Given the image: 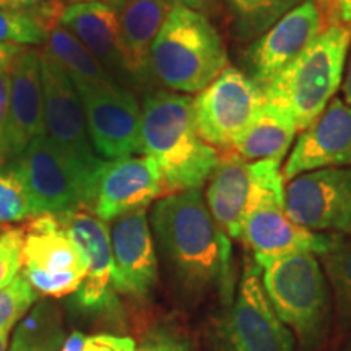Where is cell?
<instances>
[{"label":"cell","mask_w":351,"mask_h":351,"mask_svg":"<svg viewBox=\"0 0 351 351\" xmlns=\"http://www.w3.org/2000/svg\"><path fill=\"white\" fill-rule=\"evenodd\" d=\"M150 226L166 267L184 291L197 296L218 288L223 300H231V239L213 219L200 189L156 200Z\"/></svg>","instance_id":"cell-1"},{"label":"cell","mask_w":351,"mask_h":351,"mask_svg":"<svg viewBox=\"0 0 351 351\" xmlns=\"http://www.w3.org/2000/svg\"><path fill=\"white\" fill-rule=\"evenodd\" d=\"M142 147L163 176L166 194L202 189L218 161V150L202 140L194 98L158 90L142 104Z\"/></svg>","instance_id":"cell-2"},{"label":"cell","mask_w":351,"mask_h":351,"mask_svg":"<svg viewBox=\"0 0 351 351\" xmlns=\"http://www.w3.org/2000/svg\"><path fill=\"white\" fill-rule=\"evenodd\" d=\"M351 49V26L328 25L282 73L262 88L267 101L291 112L304 130L326 111L343 82Z\"/></svg>","instance_id":"cell-3"},{"label":"cell","mask_w":351,"mask_h":351,"mask_svg":"<svg viewBox=\"0 0 351 351\" xmlns=\"http://www.w3.org/2000/svg\"><path fill=\"white\" fill-rule=\"evenodd\" d=\"M150 67L169 91L199 95L228 67V51L207 15L174 7L152 46Z\"/></svg>","instance_id":"cell-4"},{"label":"cell","mask_w":351,"mask_h":351,"mask_svg":"<svg viewBox=\"0 0 351 351\" xmlns=\"http://www.w3.org/2000/svg\"><path fill=\"white\" fill-rule=\"evenodd\" d=\"M252 191L245 208L241 241L258 267L300 252L322 256L332 243V232H314L296 225L285 210L282 161L251 163Z\"/></svg>","instance_id":"cell-5"},{"label":"cell","mask_w":351,"mask_h":351,"mask_svg":"<svg viewBox=\"0 0 351 351\" xmlns=\"http://www.w3.org/2000/svg\"><path fill=\"white\" fill-rule=\"evenodd\" d=\"M275 314L307 350L322 343L330 324V287L313 252L282 257L261 267Z\"/></svg>","instance_id":"cell-6"},{"label":"cell","mask_w":351,"mask_h":351,"mask_svg":"<svg viewBox=\"0 0 351 351\" xmlns=\"http://www.w3.org/2000/svg\"><path fill=\"white\" fill-rule=\"evenodd\" d=\"M10 166L23 182L33 217L93 210L98 181L67 160L46 134L34 138Z\"/></svg>","instance_id":"cell-7"},{"label":"cell","mask_w":351,"mask_h":351,"mask_svg":"<svg viewBox=\"0 0 351 351\" xmlns=\"http://www.w3.org/2000/svg\"><path fill=\"white\" fill-rule=\"evenodd\" d=\"M73 85L80 95L91 145L103 160L143 153L142 106L129 88L117 78Z\"/></svg>","instance_id":"cell-8"},{"label":"cell","mask_w":351,"mask_h":351,"mask_svg":"<svg viewBox=\"0 0 351 351\" xmlns=\"http://www.w3.org/2000/svg\"><path fill=\"white\" fill-rule=\"evenodd\" d=\"M44 134L67 160L99 181L106 160L95 152L82 99L72 78L46 49L41 51Z\"/></svg>","instance_id":"cell-9"},{"label":"cell","mask_w":351,"mask_h":351,"mask_svg":"<svg viewBox=\"0 0 351 351\" xmlns=\"http://www.w3.org/2000/svg\"><path fill=\"white\" fill-rule=\"evenodd\" d=\"M265 96L244 70L228 67L194 98V116L202 140L215 150L232 143L261 111Z\"/></svg>","instance_id":"cell-10"},{"label":"cell","mask_w":351,"mask_h":351,"mask_svg":"<svg viewBox=\"0 0 351 351\" xmlns=\"http://www.w3.org/2000/svg\"><path fill=\"white\" fill-rule=\"evenodd\" d=\"M221 337L228 351H295V339L275 314L254 258L244 262L238 295Z\"/></svg>","instance_id":"cell-11"},{"label":"cell","mask_w":351,"mask_h":351,"mask_svg":"<svg viewBox=\"0 0 351 351\" xmlns=\"http://www.w3.org/2000/svg\"><path fill=\"white\" fill-rule=\"evenodd\" d=\"M285 210L306 230L351 236V168H327L285 184Z\"/></svg>","instance_id":"cell-12"},{"label":"cell","mask_w":351,"mask_h":351,"mask_svg":"<svg viewBox=\"0 0 351 351\" xmlns=\"http://www.w3.org/2000/svg\"><path fill=\"white\" fill-rule=\"evenodd\" d=\"M326 26L317 2L304 0L249 44L243 57L244 73L263 88L296 60Z\"/></svg>","instance_id":"cell-13"},{"label":"cell","mask_w":351,"mask_h":351,"mask_svg":"<svg viewBox=\"0 0 351 351\" xmlns=\"http://www.w3.org/2000/svg\"><path fill=\"white\" fill-rule=\"evenodd\" d=\"M70 239L85 257L86 276L75 293L77 306L88 313L114 309L117 293L112 278V252L109 226L88 208L57 215Z\"/></svg>","instance_id":"cell-14"},{"label":"cell","mask_w":351,"mask_h":351,"mask_svg":"<svg viewBox=\"0 0 351 351\" xmlns=\"http://www.w3.org/2000/svg\"><path fill=\"white\" fill-rule=\"evenodd\" d=\"M112 278L117 295L145 298L158 282V257L147 208L116 218L109 226Z\"/></svg>","instance_id":"cell-15"},{"label":"cell","mask_w":351,"mask_h":351,"mask_svg":"<svg viewBox=\"0 0 351 351\" xmlns=\"http://www.w3.org/2000/svg\"><path fill=\"white\" fill-rule=\"evenodd\" d=\"M166 195L163 176L150 156L119 158L101 171L93 213L109 223Z\"/></svg>","instance_id":"cell-16"},{"label":"cell","mask_w":351,"mask_h":351,"mask_svg":"<svg viewBox=\"0 0 351 351\" xmlns=\"http://www.w3.org/2000/svg\"><path fill=\"white\" fill-rule=\"evenodd\" d=\"M327 168H351V108L337 96L296 138L282 176L287 184L300 174Z\"/></svg>","instance_id":"cell-17"},{"label":"cell","mask_w":351,"mask_h":351,"mask_svg":"<svg viewBox=\"0 0 351 351\" xmlns=\"http://www.w3.org/2000/svg\"><path fill=\"white\" fill-rule=\"evenodd\" d=\"M39 135H44L41 51L23 47L10 64L7 160H16Z\"/></svg>","instance_id":"cell-18"},{"label":"cell","mask_w":351,"mask_h":351,"mask_svg":"<svg viewBox=\"0 0 351 351\" xmlns=\"http://www.w3.org/2000/svg\"><path fill=\"white\" fill-rule=\"evenodd\" d=\"M57 21L90 51L117 80H127L117 5L108 2H78L60 8Z\"/></svg>","instance_id":"cell-19"},{"label":"cell","mask_w":351,"mask_h":351,"mask_svg":"<svg viewBox=\"0 0 351 351\" xmlns=\"http://www.w3.org/2000/svg\"><path fill=\"white\" fill-rule=\"evenodd\" d=\"M207 182L205 202L213 219L231 241L241 239L252 191L251 163L232 150L218 152V161Z\"/></svg>","instance_id":"cell-20"},{"label":"cell","mask_w":351,"mask_h":351,"mask_svg":"<svg viewBox=\"0 0 351 351\" xmlns=\"http://www.w3.org/2000/svg\"><path fill=\"white\" fill-rule=\"evenodd\" d=\"M174 5L169 0H122L117 3L122 52L129 82H148L152 46Z\"/></svg>","instance_id":"cell-21"},{"label":"cell","mask_w":351,"mask_h":351,"mask_svg":"<svg viewBox=\"0 0 351 351\" xmlns=\"http://www.w3.org/2000/svg\"><path fill=\"white\" fill-rule=\"evenodd\" d=\"M23 228V269L44 274L86 275L85 257L60 225L57 215H39Z\"/></svg>","instance_id":"cell-22"},{"label":"cell","mask_w":351,"mask_h":351,"mask_svg":"<svg viewBox=\"0 0 351 351\" xmlns=\"http://www.w3.org/2000/svg\"><path fill=\"white\" fill-rule=\"evenodd\" d=\"M298 132L291 112L265 99L254 121L232 143L231 150L249 163L261 160L283 161Z\"/></svg>","instance_id":"cell-23"},{"label":"cell","mask_w":351,"mask_h":351,"mask_svg":"<svg viewBox=\"0 0 351 351\" xmlns=\"http://www.w3.org/2000/svg\"><path fill=\"white\" fill-rule=\"evenodd\" d=\"M64 326L59 311L51 302L34 304L21 319L10 351H62Z\"/></svg>","instance_id":"cell-24"},{"label":"cell","mask_w":351,"mask_h":351,"mask_svg":"<svg viewBox=\"0 0 351 351\" xmlns=\"http://www.w3.org/2000/svg\"><path fill=\"white\" fill-rule=\"evenodd\" d=\"M304 0H228L234 33L241 41H254Z\"/></svg>","instance_id":"cell-25"},{"label":"cell","mask_w":351,"mask_h":351,"mask_svg":"<svg viewBox=\"0 0 351 351\" xmlns=\"http://www.w3.org/2000/svg\"><path fill=\"white\" fill-rule=\"evenodd\" d=\"M319 257L333 293L337 315L345 326H351V236L332 232L330 245Z\"/></svg>","instance_id":"cell-26"},{"label":"cell","mask_w":351,"mask_h":351,"mask_svg":"<svg viewBox=\"0 0 351 351\" xmlns=\"http://www.w3.org/2000/svg\"><path fill=\"white\" fill-rule=\"evenodd\" d=\"M46 41L47 32L38 16L20 8L0 7V44L38 46Z\"/></svg>","instance_id":"cell-27"},{"label":"cell","mask_w":351,"mask_h":351,"mask_svg":"<svg viewBox=\"0 0 351 351\" xmlns=\"http://www.w3.org/2000/svg\"><path fill=\"white\" fill-rule=\"evenodd\" d=\"M33 218L26 189L16 171L8 166H0V225L23 221Z\"/></svg>","instance_id":"cell-28"},{"label":"cell","mask_w":351,"mask_h":351,"mask_svg":"<svg viewBox=\"0 0 351 351\" xmlns=\"http://www.w3.org/2000/svg\"><path fill=\"white\" fill-rule=\"evenodd\" d=\"M38 293L23 275L0 289V330L12 328L36 304Z\"/></svg>","instance_id":"cell-29"},{"label":"cell","mask_w":351,"mask_h":351,"mask_svg":"<svg viewBox=\"0 0 351 351\" xmlns=\"http://www.w3.org/2000/svg\"><path fill=\"white\" fill-rule=\"evenodd\" d=\"M21 275L28 280V283L36 289V293L49 298H64L78 291L80 285L85 280L82 271H70V274H44L33 269H21Z\"/></svg>","instance_id":"cell-30"},{"label":"cell","mask_w":351,"mask_h":351,"mask_svg":"<svg viewBox=\"0 0 351 351\" xmlns=\"http://www.w3.org/2000/svg\"><path fill=\"white\" fill-rule=\"evenodd\" d=\"M23 228H5L0 236V289L10 285L23 269Z\"/></svg>","instance_id":"cell-31"},{"label":"cell","mask_w":351,"mask_h":351,"mask_svg":"<svg viewBox=\"0 0 351 351\" xmlns=\"http://www.w3.org/2000/svg\"><path fill=\"white\" fill-rule=\"evenodd\" d=\"M137 351H191L187 340L168 328H156L145 337Z\"/></svg>","instance_id":"cell-32"},{"label":"cell","mask_w":351,"mask_h":351,"mask_svg":"<svg viewBox=\"0 0 351 351\" xmlns=\"http://www.w3.org/2000/svg\"><path fill=\"white\" fill-rule=\"evenodd\" d=\"M83 351H137L134 339L112 333H96L85 339Z\"/></svg>","instance_id":"cell-33"},{"label":"cell","mask_w":351,"mask_h":351,"mask_svg":"<svg viewBox=\"0 0 351 351\" xmlns=\"http://www.w3.org/2000/svg\"><path fill=\"white\" fill-rule=\"evenodd\" d=\"M10 64L0 69V166L5 163L7 160L8 83H10Z\"/></svg>","instance_id":"cell-34"},{"label":"cell","mask_w":351,"mask_h":351,"mask_svg":"<svg viewBox=\"0 0 351 351\" xmlns=\"http://www.w3.org/2000/svg\"><path fill=\"white\" fill-rule=\"evenodd\" d=\"M327 25L351 26V0H315Z\"/></svg>","instance_id":"cell-35"},{"label":"cell","mask_w":351,"mask_h":351,"mask_svg":"<svg viewBox=\"0 0 351 351\" xmlns=\"http://www.w3.org/2000/svg\"><path fill=\"white\" fill-rule=\"evenodd\" d=\"M169 2L173 3L174 7L189 8V10H194L207 15L208 12L213 10L218 0H169Z\"/></svg>","instance_id":"cell-36"},{"label":"cell","mask_w":351,"mask_h":351,"mask_svg":"<svg viewBox=\"0 0 351 351\" xmlns=\"http://www.w3.org/2000/svg\"><path fill=\"white\" fill-rule=\"evenodd\" d=\"M23 47L25 46H16V44H0V69L10 64L15 56L23 51Z\"/></svg>","instance_id":"cell-37"},{"label":"cell","mask_w":351,"mask_h":351,"mask_svg":"<svg viewBox=\"0 0 351 351\" xmlns=\"http://www.w3.org/2000/svg\"><path fill=\"white\" fill-rule=\"evenodd\" d=\"M86 337L83 335L82 332H72L65 340V343L62 346V351H83V343H85Z\"/></svg>","instance_id":"cell-38"},{"label":"cell","mask_w":351,"mask_h":351,"mask_svg":"<svg viewBox=\"0 0 351 351\" xmlns=\"http://www.w3.org/2000/svg\"><path fill=\"white\" fill-rule=\"evenodd\" d=\"M346 75L345 82L341 85V90H343V101L351 108V54L348 57V64H346Z\"/></svg>","instance_id":"cell-39"},{"label":"cell","mask_w":351,"mask_h":351,"mask_svg":"<svg viewBox=\"0 0 351 351\" xmlns=\"http://www.w3.org/2000/svg\"><path fill=\"white\" fill-rule=\"evenodd\" d=\"M12 328H2L0 330V351H7L8 345V333H10Z\"/></svg>","instance_id":"cell-40"},{"label":"cell","mask_w":351,"mask_h":351,"mask_svg":"<svg viewBox=\"0 0 351 351\" xmlns=\"http://www.w3.org/2000/svg\"><path fill=\"white\" fill-rule=\"evenodd\" d=\"M330 351H351V335L346 337L343 341H340L339 345H335Z\"/></svg>","instance_id":"cell-41"},{"label":"cell","mask_w":351,"mask_h":351,"mask_svg":"<svg viewBox=\"0 0 351 351\" xmlns=\"http://www.w3.org/2000/svg\"><path fill=\"white\" fill-rule=\"evenodd\" d=\"M13 2H15L16 7L23 10V7H32L38 2V0H13Z\"/></svg>","instance_id":"cell-42"},{"label":"cell","mask_w":351,"mask_h":351,"mask_svg":"<svg viewBox=\"0 0 351 351\" xmlns=\"http://www.w3.org/2000/svg\"><path fill=\"white\" fill-rule=\"evenodd\" d=\"M73 3H78V2H108V3H114V5H117V3H121L122 0H72Z\"/></svg>","instance_id":"cell-43"},{"label":"cell","mask_w":351,"mask_h":351,"mask_svg":"<svg viewBox=\"0 0 351 351\" xmlns=\"http://www.w3.org/2000/svg\"><path fill=\"white\" fill-rule=\"evenodd\" d=\"M0 7H5V8H19L15 5V2L13 0H0ZM21 10V8H20Z\"/></svg>","instance_id":"cell-44"},{"label":"cell","mask_w":351,"mask_h":351,"mask_svg":"<svg viewBox=\"0 0 351 351\" xmlns=\"http://www.w3.org/2000/svg\"><path fill=\"white\" fill-rule=\"evenodd\" d=\"M3 230H5V228H0V236H2V232H3Z\"/></svg>","instance_id":"cell-45"}]
</instances>
